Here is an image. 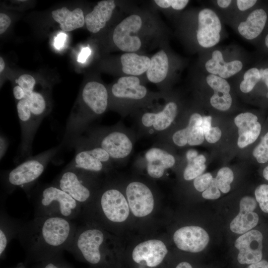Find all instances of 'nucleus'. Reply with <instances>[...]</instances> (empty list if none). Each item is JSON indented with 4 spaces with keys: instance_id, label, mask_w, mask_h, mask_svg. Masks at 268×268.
Masks as SVG:
<instances>
[{
    "instance_id": "obj_1",
    "label": "nucleus",
    "mask_w": 268,
    "mask_h": 268,
    "mask_svg": "<svg viewBox=\"0 0 268 268\" xmlns=\"http://www.w3.org/2000/svg\"><path fill=\"white\" fill-rule=\"evenodd\" d=\"M77 227L73 220L59 217H36L22 222L16 238L27 262H41L66 250Z\"/></svg>"
},
{
    "instance_id": "obj_2",
    "label": "nucleus",
    "mask_w": 268,
    "mask_h": 268,
    "mask_svg": "<svg viewBox=\"0 0 268 268\" xmlns=\"http://www.w3.org/2000/svg\"><path fill=\"white\" fill-rule=\"evenodd\" d=\"M178 31L189 49L199 54L217 46L227 35L220 15L207 6L184 12L178 21Z\"/></svg>"
},
{
    "instance_id": "obj_3",
    "label": "nucleus",
    "mask_w": 268,
    "mask_h": 268,
    "mask_svg": "<svg viewBox=\"0 0 268 268\" xmlns=\"http://www.w3.org/2000/svg\"><path fill=\"white\" fill-rule=\"evenodd\" d=\"M36 217L54 216L73 220L82 212L81 205L53 183L40 184L28 194Z\"/></svg>"
},
{
    "instance_id": "obj_4",
    "label": "nucleus",
    "mask_w": 268,
    "mask_h": 268,
    "mask_svg": "<svg viewBox=\"0 0 268 268\" xmlns=\"http://www.w3.org/2000/svg\"><path fill=\"white\" fill-rule=\"evenodd\" d=\"M198 68L201 71L227 79L247 67L251 56L237 45L216 46L200 54Z\"/></svg>"
},
{
    "instance_id": "obj_5",
    "label": "nucleus",
    "mask_w": 268,
    "mask_h": 268,
    "mask_svg": "<svg viewBox=\"0 0 268 268\" xmlns=\"http://www.w3.org/2000/svg\"><path fill=\"white\" fill-rule=\"evenodd\" d=\"M108 102V92L102 83L96 81L87 82L67 122V132L73 135L81 134L92 119L106 111Z\"/></svg>"
},
{
    "instance_id": "obj_6",
    "label": "nucleus",
    "mask_w": 268,
    "mask_h": 268,
    "mask_svg": "<svg viewBox=\"0 0 268 268\" xmlns=\"http://www.w3.org/2000/svg\"><path fill=\"white\" fill-rule=\"evenodd\" d=\"M58 150V147L46 150L30 157L14 168L3 173L2 183L6 193L10 194L17 188H20L28 195Z\"/></svg>"
},
{
    "instance_id": "obj_7",
    "label": "nucleus",
    "mask_w": 268,
    "mask_h": 268,
    "mask_svg": "<svg viewBox=\"0 0 268 268\" xmlns=\"http://www.w3.org/2000/svg\"><path fill=\"white\" fill-rule=\"evenodd\" d=\"M104 238V234L98 228L77 226L66 251L77 260L82 259L89 264L96 265L101 261L100 247Z\"/></svg>"
},
{
    "instance_id": "obj_8",
    "label": "nucleus",
    "mask_w": 268,
    "mask_h": 268,
    "mask_svg": "<svg viewBox=\"0 0 268 268\" xmlns=\"http://www.w3.org/2000/svg\"><path fill=\"white\" fill-rule=\"evenodd\" d=\"M94 174L67 165L52 183L67 193L81 206H86L93 195L92 176Z\"/></svg>"
},
{
    "instance_id": "obj_9",
    "label": "nucleus",
    "mask_w": 268,
    "mask_h": 268,
    "mask_svg": "<svg viewBox=\"0 0 268 268\" xmlns=\"http://www.w3.org/2000/svg\"><path fill=\"white\" fill-rule=\"evenodd\" d=\"M244 39L255 45L268 29V1H261L230 25Z\"/></svg>"
},
{
    "instance_id": "obj_10",
    "label": "nucleus",
    "mask_w": 268,
    "mask_h": 268,
    "mask_svg": "<svg viewBox=\"0 0 268 268\" xmlns=\"http://www.w3.org/2000/svg\"><path fill=\"white\" fill-rule=\"evenodd\" d=\"M76 147L75 156L68 166L92 173L103 171L112 160L101 147L81 137L72 143Z\"/></svg>"
},
{
    "instance_id": "obj_11",
    "label": "nucleus",
    "mask_w": 268,
    "mask_h": 268,
    "mask_svg": "<svg viewBox=\"0 0 268 268\" xmlns=\"http://www.w3.org/2000/svg\"><path fill=\"white\" fill-rule=\"evenodd\" d=\"M143 23L142 16L137 13L131 14L123 19L112 33L114 45L125 53L139 51L142 46L140 36L143 30Z\"/></svg>"
},
{
    "instance_id": "obj_12",
    "label": "nucleus",
    "mask_w": 268,
    "mask_h": 268,
    "mask_svg": "<svg viewBox=\"0 0 268 268\" xmlns=\"http://www.w3.org/2000/svg\"><path fill=\"white\" fill-rule=\"evenodd\" d=\"M86 139L104 149L114 160L128 157L133 148L130 138L126 134L117 130L93 132Z\"/></svg>"
},
{
    "instance_id": "obj_13",
    "label": "nucleus",
    "mask_w": 268,
    "mask_h": 268,
    "mask_svg": "<svg viewBox=\"0 0 268 268\" xmlns=\"http://www.w3.org/2000/svg\"><path fill=\"white\" fill-rule=\"evenodd\" d=\"M100 205L105 217L110 221L121 222L129 214V205L124 195L118 190L109 189L101 194Z\"/></svg>"
},
{
    "instance_id": "obj_14",
    "label": "nucleus",
    "mask_w": 268,
    "mask_h": 268,
    "mask_svg": "<svg viewBox=\"0 0 268 268\" xmlns=\"http://www.w3.org/2000/svg\"><path fill=\"white\" fill-rule=\"evenodd\" d=\"M263 238L261 232L252 230L236 239L234 245L239 250L237 260L240 264L250 265L261 261Z\"/></svg>"
},
{
    "instance_id": "obj_15",
    "label": "nucleus",
    "mask_w": 268,
    "mask_h": 268,
    "mask_svg": "<svg viewBox=\"0 0 268 268\" xmlns=\"http://www.w3.org/2000/svg\"><path fill=\"white\" fill-rule=\"evenodd\" d=\"M126 195L130 208L135 216H145L152 211L153 196L150 190L143 183H130L126 188Z\"/></svg>"
},
{
    "instance_id": "obj_16",
    "label": "nucleus",
    "mask_w": 268,
    "mask_h": 268,
    "mask_svg": "<svg viewBox=\"0 0 268 268\" xmlns=\"http://www.w3.org/2000/svg\"><path fill=\"white\" fill-rule=\"evenodd\" d=\"M150 58L149 66L146 73L149 81L159 83L164 81L172 72L179 69L181 62L175 58H172L165 50L161 49Z\"/></svg>"
},
{
    "instance_id": "obj_17",
    "label": "nucleus",
    "mask_w": 268,
    "mask_h": 268,
    "mask_svg": "<svg viewBox=\"0 0 268 268\" xmlns=\"http://www.w3.org/2000/svg\"><path fill=\"white\" fill-rule=\"evenodd\" d=\"M173 240L180 250L198 253L206 247L209 242V236L201 227L189 226L183 227L176 231Z\"/></svg>"
},
{
    "instance_id": "obj_18",
    "label": "nucleus",
    "mask_w": 268,
    "mask_h": 268,
    "mask_svg": "<svg viewBox=\"0 0 268 268\" xmlns=\"http://www.w3.org/2000/svg\"><path fill=\"white\" fill-rule=\"evenodd\" d=\"M168 252L163 242L150 240L137 245L132 254L134 261L140 265L154 267L159 265Z\"/></svg>"
},
{
    "instance_id": "obj_19",
    "label": "nucleus",
    "mask_w": 268,
    "mask_h": 268,
    "mask_svg": "<svg viewBox=\"0 0 268 268\" xmlns=\"http://www.w3.org/2000/svg\"><path fill=\"white\" fill-rule=\"evenodd\" d=\"M256 206V201L253 197L246 196L241 200L240 211L230 224V228L233 232L244 234L257 225L259 216L254 211Z\"/></svg>"
},
{
    "instance_id": "obj_20",
    "label": "nucleus",
    "mask_w": 268,
    "mask_h": 268,
    "mask_svg": "<svg viewBox=\"0 0 268 268\" xmlns=\"http://www.w3.org/2000/svg\"><path fill=\"white\" fill-rule=\"evenodd\" d=\"M111 92L116 98L138 101L146 96L147 90L137 76L125 75L112 85Z\"/></svg>"
},
{
    "instance_id": "obj_21",
    "label": "nucleus",
    "mask_w": 268,
    "mask_h": 268,
    "mask_svg": "<svg viewBox=\"0 0 268 268\" xmlns=\"http://www.w3.org/2000/svg\"><path fill=\"white\" fill-rule=\"evenodd\" d=\"M258 117L251 112L238 114L234 118V123L238 128L237 145L244 148L257 139L261 131V125Z\"/></svg>"
},
{
    "instance_id": "obj_22",
    "label": "nucleus",
    "mask_w": 268,
    "mask_h": 268,
    "mask_svg": "<svg viewBox=\"0 0 268 268\" xmlns=\"http://www.w3.org/2000/svg\"><path fill=\"white\" fill-rule=\"evenodd\" d=\"M178 112L177 103L174 101H170L159 111L144 113L141 116V123L146 128L152 127L156 131H162L172 124Z\"/></svg>"
},
{
    "instance_id": "obj_23",
    "label": "nucleus",
    "mask_w": 268,
    "mask_h": 268,
    "mask_svg": "<svg viewBox=\"0 0 268 268\" xmlns=\"http://www.w3.org/2000/svg\"><path fill=\"white\" fill-rule=\"evenodd\" d=\"M116 7L113 0L98 1L93 10L85 16L87 30L92 33H97L103 29L112 17Z\"/></svg>"
},
{
    "instance_id": "obj_24",
    "label": "nucleus",
    "mask_w": 268,
    "mask_h": 268,
    "mask_svg": "<svg viewBox=\"0 0 268 268\" xmlns=\"http://www.w3.org/2000/svg\"><path fill=\"white\" fill-rule=\"evenodd\" d=\"M145 158L147 162V173L154 178L161 177L165 170L172 167L175 163V159L172 154L158 147L148 150Z\"/></svg>"
},
{
    "instance_id": "obj_25",
    "label": "nucleus",
    "mask_w": 268,
    "mask_h": 268,
    "mask_svg": "<svg viewBox=\"0 0 268 268\" xmlns=\"http://www.w3.org/2000/svg\"><path fill=\"white\" fill-rule=\"evenodd\" d=\"M22 222L9 216L1 205L0 214V257L3 258L10 241L16 238Z\"/></svg>"
},
{
    "instance_id": "obj_26",
    "label": "nucleus",
    "mask_w": 268,
    "mask_h": 268,
    "mask_svg": "<svg viewBox=\"0 0 268 268\" xmlns=\"http://www.w3.org/2000/svg\"><path fill=\"white\" fill-rule=\"evenodd\" d=\"M53 18L60 24L62 30L68 32L83 27L85 17L82 10L76 8L72 11L64 6L52 12Z\"/></svg>"
},
{
    "instance_id": "obj_27",
    "label": "nucleus",
    "mask_w": 268,
    "mask_h": 268,
    "mask_svg": "<svg viewBox=\"0 0 268 268\" xmlns=\"http://www.w3.org/2000/svg\"><path fill=\"white\" fill-rule=\"evenodd\" d=\"M150 60L149 57L136 53H125L120 58L121 70L126 75L138 76L146 72Z\"/></svg>"
},
{
    "instance_id": "obj_28",
    "label": "nucleus",
    "mask_w": 268,
    "mask_h": 268,
    "mask_svg": "<svg viewBox=\"0 0 268 268\" xmlns=\"http://www.w3.org/2000/svg\"><path fill=\"white\" fill-rule=\"evenodd\" d=\"M24 99L27 102L32 115L33 126L37 131L47 112L45 97L40 92L29 90L24 91Z\"/></svg>"
},
{
    "instance_id": "obj_29",
    "label": "nucleus",
    "mask_w": 268,
    "mask_h": 268,
    "mask_svg": "<svg viewBox=\"0 0 268 268\" xmlns=\"http://www.w3.org/2000/svg\"><path fill=\"white\" fill-rule=\"evenodd\" d=\"M202 116L198 113H194L190 117L188 126L176 132L172 136L174 143L179 146L188 144V140L192 129L196 126L201 125Z\"/></svg>"
},
{
    "instance_id": "obj_30",
    "label": "nucleus",
    "mask_w": 268,
    "mask_h": 268,
    "mask_svg": "<svg viewBox=\"0 0 268 268\" xmlns=\"http://www.w3.org/2000/svg\"><path fill=\"white\" fill-rule=\"evenodd\" d=\"M211 91L212 92L209 101L213 108L220 111H226L231 108L233 103L231 93L223 94L213 88Z\"/></svg>"
},
{
    "instance_id": "obj_31",
    "label": "nucleus",
    "mask_w": 268,
    "mask_h": 268,
    "mask_svg": "<svg viewBox=\"0 0 268 268\" xmlns=\"http://www.w3.org/2000/svg\"><path fill=\"white\" fill-rule=\"evenodd\" d=\"M211 120L212 118L210 116H202L201 126L206 141L209 143H215L220 139L222 133L218 127H211Z\"/></svg>"
},
{
    "instance_id": "obj_32",
    "label": "nucleus",
    "mask_w": 268,
    "mask_h": 268,
    "mask_svg": "<svg viewBox=\"0 0 268 268\" xmlns=\"http://www.w3.org/2000/svg\"><path fill=\"white\" fill-rule=\"evenodd\" d=\"M214 179L219 190L223 193H227L231 188L230 184L234 179L233 173L231 169L224 167L219 169Z\"/></svg>"
},
{
    "instance_id": "obj_33",
    "label": "nucleus",
    "mask_w": 268,
    "mask_h": 268,
    "mask_svg": "<svg viewBox=\"0 0 268 268\" xmlns=\"http://www.w3.org/2000/svg\"><path fill=\"white\" fill-rule=\"evenodd\" d=\"M253 155L260 163H264L268 161V132L254 148Z\"/></svg>"
},
{
    "instance_id": "obj_34",
    "label": "nucleus",
    "mask_w": 268,
    "mask_h": 268,
    "mask_svg": "<svg viewBox=\"0 0 268 268\" xmlns=\"http://www.w3.org/2000/svg\"><path fill=\"white\" fill-rule=\"evenodd\" d=\"M154 2L163 9L179 11L183 10L190 2L188 0H155Z\"/></svg>"
},
{
    "instance_id": "obj_35",
    "label": "nucleus",
    "mask_w": 268,
    "mask_h": 268,
    "mask_svg": "<svg viewBox=\"0 0 268 268\" xmlns=\"http://www.w3.org/2000/svg\"><path fill=\"white\" fill-rule=\"evenodd\" d=\"M255 195L262 210L268 213V185L259 186L255 190Z\"/></svg>"
},
{
    "instance_id": "obj_36",
    "label": "nucleus",
    "mask_w": 268,
    "mask_h": 268,
    "mask_svg": "<svg viewBox=\"0 0 268 268\" xmlns=\"http://www.w3.org/2000/svg\"><path fill=\"white\" fill-rule=\"evenodd\" d=\"M39 263L36 268H73L63 259L61 254Z\"/></svg>"
},
{
    "instance_id": "obj_37",
    "label": "nucleus",
    "mask_w": 268,
    "mask_h": 268,
    "mask_svg": "<svg viewBox=\"0 0 268 268\" xmlns=\"http://www.w3.org/2000/svg\"><path fill=\"white\" fill-rule=\"evenodd\" d=\"M205 168V164L198 165L193 162H188L184 171V178L186 180L195 179L203 173Z\"/></svg>"
},
{
    "instance_id": "obj_38",
    "label": "nucleus",
    "mask_w": 268,
    "mask_h": 268,
    "mask_svg": "<svg viewBox=\"0 0 268 268\" xmlns=\"http://www.w3.org/2000/svg\"><path fill=\"white\" fill-rule=\"evenodd\" d=\"M212 179V176L209 173L201 174L195 179L194 187L198 191L203 192L209 187Z\"/></svg>"
},
{
    "instance_id": "obj_39",
    "label": "nucleus",
    "mask_w": 268,
    "mask_h": 268,
    "mask_svg": "<svg viewBox=\"0 0 268 268\" xmlns=\"http://www.w3.org/2000/svg\"><path fill=\"white\" fill-rule=\"evenodd\" d=\"M201 125L196 126L192 129L188 140L189 145H198L203 143L204 136Z\"/></svg>"
},
{
    "instance_id": "obj_40",
    "label": "nucleus",
    "mask_w": 268,
    "mask_h": 268,
    "mask_svg": "<svg viewBox=\"0 0 268 268\" xmlns=\"http://www.w3.org/2000/svg\"><path fill=\"white\" fill-rule=\"evenodd\" d=\"M220 196V192L214 178H213L209 187L202 192V197L207 200H215Z\"/></svg>"
},
{
    "instance_id": "obj_41",
    "label": "nucleus",
    "mask_w": 268,
    "mask_h": 268,
    "mask_svg": "<svg viewBox=\"0 0 268 268\" xmlns=\"http://www.w3.org/2000/svg\"><path fill=\"white\" fill-rule=\"evenodd\" d=\"M16 82L23 90L33 89L36 83L35 78L30 74H23L19 76Z\"/></svg>"
},
{
    "instance_id": "obj_42",
    "label": "nucleus",
    "mask_w": 268,
    "mask_h": 268,
    "mask_svg": "<svg viewBox=\"0 0 268 268\" xmlns=\"http://www.w3.org/2000/svg\"><path fill=\"white\" fill-rule=\"evenodd\" d=\"M256 46L261 54L268 55V29Z\"/></svg>"
},
{
    "instance_id": "obj_43",
    "label": "nucleus",
    "mask_w": 268,
    "mask_h": 268,
    "mask_svg": "<svg viewBox=\"0 0 268 268\" xmlns=\"http://www.w3.org/2000/svg\"><path fill=\"white\" fill-rule=\"evenodd\" d=\"M11 23L10 17L6 14H0V34L4 33L9 27Z\"/></svg>"
},
{
    "instance_id": "obj_44",
    "label": "nucleus",
    "mask_w": 268,
    "mask_h": 268,
    "mask_svg": "<svg viewBox=\"0 0 268 268\" xmlns=\"http://www.w3.org/2000/svg\"><path fill=\"white\" fill-rule=\"evenodd\" d=\"M67 35L64 33H60L55 37L54 45L57 49H61L64 45Z\"/></svg>"
},
{
    "instance_id": "obj_45",
    "label": "nucleus",
    "mask_w": 268,
    "mask_h": 268,
    "mask_svg": "<svg viewBox=\"0 0 268 268\" xmlns=\"http://www.w3.org/2000/svg\"><path fill=\"white\" fill-rule=\"evenodd\" d=\"M91 53L90 49L88 47L84 48L82 49L77 58V61L79 63H83Z\"/></svg>"
},
{
    "instance_id": "obj_46",
    "label": "nucleus",
    "mask_w": 268,
    "mask_h": 268,
    "mask_svg": "<svg viewBox=\"0 0 268 268\" xmlns=\"http://www.w3.org/2000/svg\"><path fill=\"white\" fill-rule=\"evenodd\" d=\"M13 93L14 98L18 101L23 98L24 96V91L20 86L16 85L13 88Z\"/></svg>"
},
{
    "instance_id": "obj_47",
    "label": "nucleus",
    "mask_w": 268,
    "mask_h": 268,
    "mask_svg": "<svg viewBox=\"0 0 268 268\" xmlns=\"http://www.w3.org/2000/svg\"><path fill=\"white\" fill-rule=\"evenodd\" d=\"M247 268H268V262L266 260H261L250 264Z\"/></svg>"
},
{
    "instance_id": "obj_48",
    "label": "nucleus",
    "mask_w": 268,
    "mask_h": 268,
    "mask_svg": "<svg viewBox=\"0 0 268 268\" xmlns=\"http://www.w3.org/2000/svg\"><path fill=\"white\" fill-rule=\"evenodd\" d=\"M206 161L205 157L202 154L198 155L191 162L198 165H203L205 164Z\"/></svg>"
},
{
    "instance_id": "obj_49",
    "label": "nucleus",
    "mask_w": 268,
    "mask_h": 268,
    "mask_svg": "<svg viewBox=\"0 0 268 268\" xmlns=\"http://www.w3.org/2000/svg\"><path fill=\"white\" fill-rule=\"evenodd\" d=\"M198 155L197 151L195 150L191 149L188 151L186 153V157L188 162H191Z\"/></svg>"
},
{
    "instance_id": "obj_50",
    "label": "nucleus",
    "mask_w": 268,
    "mask_h": 268,
    "mask_svg": "<svg viewBox=\"0 0 268 268\" xmlns=\"http://www.w3.org/2000/svg\"><path fill=\"white\" fill-rule=\"evenodd\" d=\"M176 268H193L192 266L188 262H183L179 264Z\"/></svg>"
},
{
    "instance_id": "obj_51",
    "label": "nucleus",
    "mask_w": 268,
    "mask_h": 268,
    "mask_svg": "<svg viewBox=\"0 0 268 268\" xmlns=\"http://www.w3.org/2000/svg\"><path fill=\"white\" fill-rule=\"evenodd\" d=\"M5 67V63L3 59V58L0 57V72L1 73Z\"/></svg>"
},
{
    "instance_id": "obj_52",
    "label": "nucleus",
    "mask_w": 268,
    "mask_h": 268,
    "mask_svg": "<svg viewBox=\"0 0 268 268\" xmlns=\"http://www.w3.org/2000/svg\"><path fill=\"white\" fill-rule=\"evenodd\" d=\"M263 176L266 180H268V166L264 169L263 171Z\"/></svg>"
},
{
    "instance_id": "obj_53",
    "label": "nucleus",
    "mask_w": 268,
    "mask_h": 268,
    "mask_svg": "<svg viewBox=\"0 0 268 268\" xmlns=\"http://www.w3.org/2000/svg\"><path fill=\"white\" fill-rule=\"evenodd\" d=\"M15 268H25V267L23 265H21Z\"/></svg>"
}]
</instances>
